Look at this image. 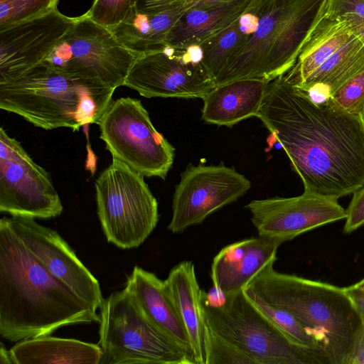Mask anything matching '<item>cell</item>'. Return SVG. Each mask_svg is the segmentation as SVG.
<instances>
[{"label": "cell", "mask_w": 364, "mask_h": 364, "mask_svg": "<svg viewBox=\"0 0 364 364\" xmlns=\"http://www.w3.org/2000/svg\"><path fill=\"white\" fill-rule=\"evenodd\" d=\"M245 293L292 343L302 348L321 352L325 355L316 338L292 315L271 306L256 295Z\"/></svg>", "instance_id": "obj_27"}, {"label": "cell", "mask_w": 364, "mask_h": 364, "mask_svg": "<svg viewBox=\"0 0 364 364\" xmlns=\"http://www.w3.org/2000/svg\"><path fill=\"white\" fill-rule=\"evenodd\" d=\"M348 294L364 323V292L352 287H346Z\"/></svg>", "instance_id": "obj_35"}, {"label": "cell", "mask_w": 364, "mask_h": 364, "mask_svg": "<svg viewBox=\"0 0 364 364\" xmlns=\"http://www.w3.org/2000/svg\"><path fill=\"white\" fill-rule=\"evenodd\" d=\"M361 116H362V118H363V122H364V110H363V112Z\"/></svg>", "instance_id": "obj_41"}, {"label": "cell", "mask_w": 364, "mask_h": 364, "mask_svg": "<svg viewBox=\"0 0 364 364\" xmlns=\"http://www.w3.org/2000/svg\"><path fill=\"white\" fill-rule=\"evenodd\" d=\"M354 36L345 18L328 13L327 0H323L294 65L284 74L287 80L295 86L299 85Z\"/></svg>", "instance_id": "obj_20"}, {"label": "cell", "mask_w": 364, "mask_h": 364, "mask_svg": "<svg viewBox=\"0 0 364 364\" xmlns=\"http://www.w3.org/2000/svg\"><path fill=\"white\" fill-rule=\"evenodd\" d=\"M63 210L48 173L1 127L0 211L45 219L60 215Z\"/></svg>", "instance_id": "obj_12"}, {"label": "cell", "mask_w": 364, "mask_h": 364, "mask_svg": "<svg viewBox=\"0 0 364 364\" xmlns=\"http://www.w3.org/2000/svg\"><path fill=\"white\" fill-rule=\"evenodd\" d=\"M269 83L246 79L216 85L203 99L202 119L207 124L231 127L256 117Z\"/></svg>", "instance_id": "obj_21"}, {"label": "cell", "mask_w": 364, "mask_h": 364, "mask_svg": "<svg viewBox=\"0 0 364 364\" xmlns=\"http://www.w3.org/2000/svg\"><path fill=\"white\" fill-rule=\"evenodd\" d=\"M331 98L344 111L362 115L364 110V71L335 91Z\"/></svg>", "instance_id": "obj_30"}, {"label": "cell", "mask_w": 364, "mask_h": 364, "mask_svg": "<svg viewBox=\"0 0 364 364\" xmlns=\"http://www.w3.org/2000/svg\"><path fill=\"white\" fill-rule=\"evenodd\" d=\"M327 11L331 16L348 14L364 19V0H327Z\"/></svg>", "instance_id": "obj_33"}, {"label": "cell", "mask_w": 364, "mask_h": 364, "mask_svg": "<svg viewBox=\"0 0 364 364\" xmlns=\"http://www.w3.org/2000/svg\"><path fill=\"white\" fill-rule=\"evenodd\" d=\"M345 18L350 24L353 31L364 42V19L348 14L338 16Z\"/></svg>", "instance_id": "obj_37"}, {"label": "cell", "mask_w": 364, "mask_h": 364, "mask_svg": "<svg viewBox=\"0 0 364 364\" xmlns=\"http://www.w3.org/2000/svg\"><path fill=\"white\" fill-rule=\"evenodd\" d=\"M256 117L282 146L304 191L338 199L364 186V122L331 97L312 100L284 75L269 82Z\"/></svg>", "instance_id": "obj_1"}, {"label": "cell", "mask_w": 364, "mask_h": 364, "mask_svg": "<svg viewBox=\"0 0 364 364\" xmlns=\"http://www.w3.org/2000/svg\"><path fill=\"white\" fill-rule=\"evenodd\" d=\"M284 242L259 235L222 248L211 264L215 289L223 296L243 289L263 269L276 262L277 250Z\"/></svg>", "instance_id": "obj_17"}, {"label": "cell", "mask_w": 364, "mask_h": 364, "mask_svg": "<svg viewBox=\"0 0 364 364\" xmlns=\"http://www.w3.org/2000/svg\"><path fill=\"white\" fill-rule=\"evenodd\" d=\"M0 364H12L9 350H6L2 343L0 347Z\"/></svg>", "instance_id": "obj_39"}, {"label": "cell", "mask_w": 364, "mask_h": 364, "mask_svg": "<svg viewBox=\"0 0 364 364\" xmlns=\"http://www.w3.org/2000/svg\"><path fill=\"white\" fill-rule=\"evenodd\" d=\"M115 89L41 63L0 82V108L44 129L97 124Z\"/></svg>", "instance_id": "obj_4"}, {"label": "cell", "mask_w": 364, "mask_h": 364, "mask_svg": "<svg viewBox=\"0 0 364 364\" xmlns=\"http://www.w3.org/2000/svg\"><path fill=\"white\" fill-rule=\"evenodd\" d=\"M59 0H0V31L58 9Z\"/></svg>", "instance_id": "obj_28"}, {"label": "cell", "mask_w": 364, "mask_h": 364, "mask_svg": "<svg viewBox=\"0 0 364 364\" xmlns=\"http://www.w3.org/2000/svg\"><path fill=\"white\" fill-rule=\"evenodd\" d=\"M77 17L58 9L0 31V82L41 63L70 30Z\"/></svg>", "instance_id": "obj_16"}, {"label": "cell", "mask_w": 364, "mask_h": 364, "mask_svg": "<svg viewBox=\"0 0 364 364\" xmlns=\"http://www.w3.org/2000/svg\"><path fill=\"white\" fill-rule=\"evenodd\" d=\"M236 0H188L191 7H204L232 2Z\"/></svg>", "instance_id": "obj_38"}, {"label": "cell", "mask_w": 364, "mask_h": 364, "mask_svg": "<svg viewBox=\"0 0 364 364\" xmlns=\"http://www.w3.org/2000/svg\"><path fill=\"white\" fill-rule=\"evenodd\" d=\"M190 8L188 0H184L158 12L145 13L137 9L111 31L126 48L143 55L164 47L171 28Z\"/></svg>", "instance_id": "obj_24"}, {"label": "cell", "mask_w": 364, "mask_h": 364, "mask_svg": "<svg viewBox=\"0 0 364 364\" xmlns=\"http://www.w3.org/2000/svg\"><path fill=\"white\" fill-rule=\"evenodd\" d=\"M252 0L232 2L186 10L168 34L165 46L186 48L199 46L239 18Z\"/></svg>", "instance_id": "obj_22"}, {"label": "cell", "mask_w": 364, "mask_h": 364, "mask_svg": "<svg viewBox=\"0 0 364 364\" xmlns=\"http://www.w3.org/2000/svg\"><path fill=\"white\" fill-rule=\"evenodd\" d=\"M97 311L52 275L0 220V335L18 342L59 328L100 322Z\"/></svg>", "instance_id": "obj_2"}, {"label": "cell", "mask_w": 364, "mask_h": 364, "mask_svg": "<svg viewBox=\"0 0 364 364\" xmlns=\"http://www.w3.org/2000/svg\"><path fill=\"white\" fill-rule=\"evenodd\" d=\"M125 288L146 316L183 347L193 360L188 332L167 293L164 281L154 273L135 266L127 277Z\"/></svg>", "instance_id": "obj_19"}, {"label": "cell", "mask_w": 364, "mask_h": 364, "mask_svg": "<svg viewBox=\"0 0 364 364\" xmlns=\"http://www.w3.org/2000/svg\"><path fill=\"white\" fill-rule=\"evenodd\" d=\"M97 124L112 157L144 176L166 177L175 149L155 129L140 100L127 97L111 102Z\"/></svg>", "instance_id": "obj_10"}, {"label": "cell", "mask_w": 364, "mask_h": 364, "mask_svg": "<svg viewBox=\"0 0 364 364\" xmlns=\"http://www.w3.org/2000/svg\"><path fill=\"white\" fill-rule=\"evenodd\" d=\"M364 279V278H363Z\"/></svg>", "instance_id": "obj_42"}, {"label": "cell", "mask_w": 364, "mask_h": 364, "mask_svg": "<svg viewBox=\"0 0 364 364\" xmlns=\"http://www.w3.org/2000/svg\"><path fill=\"white\" fill-rule=\"evenodd\" d=\"M99 316L100 364H195L146 316L125 287L104 299Z\"/></svg>", "instance_id": "obj_7"}, {"label": "cell", "mask_w": 364, "mask_h": 364, "mask_svg": "<svg viewBox=\"0 0 364 364\" xmlns=\"http://www.w3.org/2000/svg\"><path fill=\"white\" fill-rule=\"evenodd\" d=\"M346 210L343 232L349 234L364 225V186L353 193Z\"/></svg>", "instance_id": "obj_32"}, {"label": "cell", "mask_w": 364, "mask_h": 364, "mask_svg": "<svg viewBox=\"0 0 364 364\" xmlns=\"http://www.w3.org/2000/svg\"><path fill=\"white\" fill-rule=\"evenodd\" d=\"M164 284L188 332L195 364H208L210 330L203 309L205 291L199 287L193 262L174 266Z\"/></svg>", "instance_id": "obj_18"}, {"label": "cell", "mask_w": 364, "mask_h": 364, "mask_svg": "<svg viewBox=\"0 0 364 364\" xmlns=\"http://www.w3.org/2000/svg\"><path fill=\"white\" fill-rule=\"evenodd\" d=\"M364 71V42L355 34L343 47L331 55L302 82L296 86L310 98L321 102Z\"/></svg>", "instance_id": "obj_25"}, {"label": "cell", "mask_w": 364, "mask_h": 364, "mask_svg": "<svg viewBox=\"0 0 364 364\" xmlns=\"http://www.w3.org/2000/svg\"><path fill=\"white\" fill-rule=\"evenodd\" d=\"M250 187V181L232 167L189 164L173 196L168 230L181 233L203 223L216 210L245 195Z\"/></svg>", "instance_id": "obj_13"}, {"label": "cell", "mask_w": 364, "mask_h": 364, "mask_svg": "<svg viewBox=\"0 0 364 364\" xmlns=\"http://www.w3.org/2000/svg\"><path fill=\"white\" fill-rule=\"evenodd\" d=\"M203 309L209 329L245 353L252 364L329 363L323 353L292 343L243 289L222 296L218 303L206 301L204 294Z\"/></svg>", "instance_id": "obj_6"}, {"label": "cell", "mask_w": 364, "mask_h": 364, "mask_svg": "<svg viewBox=\"0 0 364 364\" xmlns=\"http://www.w3.org/2000/svg\"><path fill=\"white\" fill-rule=\"evenodd\" d=\"M124 86L148 98L203 100L216 83L201 62L199 46H164L140 55L130 68Z\"/></svg>", "instance_id": "obj_11"}, {"label": "cell", "mask_w": 364, "mask_h": 364, "mask_svg": "<svg viewBox=\"0 0 364 364\" xmlns=\"http://www.w3.org/2000/svg\"><path fill=\"white\" fill-rule=\"evenodd\" d=\"M323 0H257V18L245 44L215 78L216 85L270 82L294 65Z\"/></svg>", "instance_id": "obj_5"}, {"label": "cell", "mask_w": 364, "mask_h": 364, "mask_svg": "<svg viewBox=\"0 0 364 364\" xmlns=\"http://www.w3.org/2000/svg\"><path fill=\"white\" fill-rule=\"evenodd\" d=\"M257 15L256 1L252 0L239 18L199 46L201 62L215 80L229 59L247 42Z\"/></svg>", "instance_id": "obj_26"}, {"label": "cell", "mask_w": 364, "mask_h": 364, "mask_svg": "<svg viewBox=\"0 0 364 364\" xmlns=\"http://www.w3.org/2000/svg\"><path fill=\"white\" fill-rule=\"evenodd\" d=\"M273 265L244 291L292 315L318 342L329 364H348L364 323L346 287L280 273Z\"/></svg>", "instance_id": "obj_3"}, {"label": "cell", "mask_w": 364, "mask_h": 364, "mask_svg": "<svg viewBox=\"0 0 364 364\" xmlns=\"http://www.w3.org/2000/svg\"><path fill=\"white\" fill-rule=\"evenodd\" d=\"M140 55L123 46L109 29L84 14L76 18L43 63L58 71L116 89L124 86L130 68Z\"/></svg>", "instance_id": "obj_9"}, {"label": "cell", "mask_w": 364, "mask_h": 364, "mask_svg": "<svg viewBox=\"0 0 364 364\" xmlns=\"http://www.w3.org/2000/svg\"><path fill=\"white\" fill-rule=\"evenodd\" d=\"M95 187L97 215L107 241L122 249L141 245L159 218L158 202L144 176L112 157Z\"/></svg>", "instance_id": "obj_8"}, {"label": "cell", "mask_w": 364, "mask_h": 364, "mask_svg": "<svg viewBox=\"0 0 364 364\" xmlns=\"http://www.w3.org/2000/svg\"><path fill=\"white\" fill-rule=\"evenodd\" d=\"M184 0H139L137 9L145 13L158 12L165 10Z\"/></svg>", "instance_id": "obj_34"}, {"label": "cell", "mask_w": 364, "mask_h": 364, "mask_svg": "<svg viewBox=\"0 0 364 364\" xmlns=\"http://www.w3.org/2000/svg\"><path fill=\"white\" fill-rule=\"evenodd\" d=\"M12 364H100L98 344L49 335L17 342L10 350Z\"/></svg>", "instance_id": "obj_23"}, {"label": "cell", "mask_w": 364, "mask_h": 364, "mask_svg": "<svg viewBox=\"0 0 364 364\" xmlns=\"http://www.w3.org/2000/svg\"><path fill=\"white\" fill-rule=\"evenodd\" d=\"M351 286L364 292V279Z\"/></svg>", "instance_id": "obj_40"}, {"label": "cell", "mask_w": 364, "mask_h": 364, "mask_svg": "<svg viewBox=\"0 0 364 364\" xmlns=\"http://www.w3.org/2000/svg\"><path fill=\"white\" fill-rule=\"evenodd\" d=\"M7 220L30 252L52 275L94 310L100 309L104 298L99 282L57 231L40 225L33 218L11 216L7 217Z\"/></svg>", "instance_id": "obj_15"}, {"label": "cell", "mask_w": 364, "mask_h": 364, "mask_svg": "<svg viewBox=\"0 0 364 364\" xmlns=\"http://www.w3.org/2000/svg\"><path fill=\"white\" fill-rule=\"evenodd\" d=\"M139 0H94L85 14L110 31L127 19L136 9Z\"/></svg>", "instance_id": "obj_29"}, {"label": "cell", "mask_w": 364, "mask_h": 364, "mask_svg": "<svg viewBox=\"0 0 364 364\" xmlns=\"http://www.w3.org/2000/svg\"><path fill=\"white\" fill-rule=\"evenodd\" d=\"M348 364H364V328L355 342Z\"/></svg>", "instance_id": "obj_36"}, {"label": "cell", "mask_w": 364, "mask_h": 364, "mask_svg": "<svg viewBox=\"0 0 364 364\" xmlns=\"http://www.w3.org/2000/svg\"><path fill=\"white\" fill-rule=\"evenodd\" d=\"M246 208L259 235L284 242L346 218L337 198L309 191L295 197L253 200Z\"/></svg>", "instance_id": "obj_14"}, {"label": "cell", "mask_w": 364, "mask_h": 364, "mask_svg": "<svg viewBox=\"0 0 364 364\" xmlns=\"http://www.w3.org/2000/svg\"><path fill=\"white\" fill-rule=\"evenodd\" d=\"M208 364H252V362L241 350L210 330Z\"/></svg>", "instance_id": "obj_31"}]
</instances>
